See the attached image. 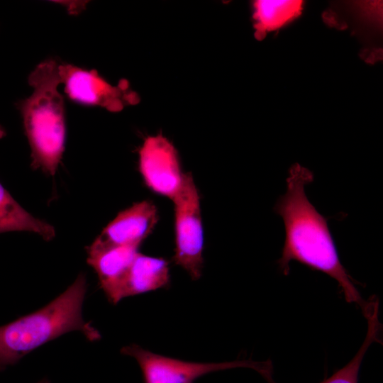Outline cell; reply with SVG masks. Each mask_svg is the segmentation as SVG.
I'll list each match as a JSON object with an SVG mask.
<instances>
[{"mask_svg": "<svg viewBox=\"0 0 383 383\" xmlns=\"http://www.w3.org/2000/svg\"><path fill=\"white\" fill-rule=\"evenodd\" d=\"M313 181V174L299 163L293 164L286 179V192L279 196L274 211L284 223L285 238L277 260L284 275L290 263L298 262L335 279L348 303L359 306L362 313L367 306L355 282L340 262L328 227V218L321 214L308 199L306 187Z\"/></svg>", "mask_w": 383, "mask_h": 383, "instance_id": "1", "label": "cell"}, {"mask_svg": "<svg viewBox=\"0 0 383 383\" xmlns=\"http://www.w3.org/2000/svg\"><path fill=\"white\" fill-rule=\"evenodd\" d=\"M87 289L85 275L81 273L63 293L44 307L0 326V370L72 331L82 332L89 341L99 340V332L82 316Z\"/></svg>", "mask_w": 383, "mask_h": 383, "instance_id": "2", "label": "cell"}, {"mask_svg": "<svg viewBox=\"0 0 383 383\" xmlns=\"http://www.w3.org/2000/svg\"><path fill=\"white\" fill-rule=\"evenodd\" d=\"M30 96L18 103L31 150V166L54 176L65 150V111L59 63L52 59L38 64L28 77Z\"/></svg>", "mask_w": 383, "mask_h": 383, "instance_id": "3", "label": "cell"}, {"mask_svg": "<svg viewBox=\"0 0 383 383\" xmlns=\"http://www.w3.org/2000/svg\"><path fill=\"white\" fill-rule=\"evenodd\" d=\"M172 201L174 213L172 259L193 280H197L204 266V236L199 192L191 173H184L182 185Z\"/></svg>", "mask_w": 383, "mask_h": 383, "instance_id": "4", "label": "cell"}, {"mask_svg": "<svg viewBox=\"0 0 383 383\" xmlns=\"http://www.w3.org/2000/svg\"><path fill=\"white\" fill-rule=\"evenodd\" d=\"M121 353L135 359L140 368L144 383H195L199 378L209 373L238 367L252 369L261 376L273 370L270 360L189 362L152 353L135 343L123 347Z\"/></svg>", "mask_w": 383, "mask_h": 383, "instance_id": "5", "label": "cell"}, {"mask_svg": "<svg viewBox=\"0 0 383 383\" xmlns=\"http://www.w3.org/2000/svg\"><path fill=\"white\" fill-rule=\"evenodd\" d=\"M59 74L65 94L75 102L118 112L139 101L138 95L126 80L122 79L113 86L94 70H85L67 63L59 64Z\"/></svg>", "mask_w": 383, "mask_h": 383, "instance_id": "6", "label": "cell"}, {"mask_svg": "<svg viewBox=\"0 0 383 383\" xmlns=\"http://www.w3.org/2000/svg\"><path fill=\"white\" fill-rule=\"evenodd\" d=\"M138 168L145 185L153 192L172 200L184 174L177 152L162 135L146 138L139 150Z\"/></svg>", "mask_w": 383, "mask_h": 383, "instance_id": "7", "label": "cell"}, {"mask_svg": "<svg viewBox=\"0 0 383 383\" xmlns=\"http://www.w3.org/2000/svg\"><path fill=\"white\" fill-rule=\"evenodd\" d=\"M138 245L105 246L93 242L87 248V263L96 272L100 288L113 304L122 299L127 272L139 252Z\"/></svg>", "mask_w": 383, "mask_h": 383, "instance_id": "8", "label": "cell"}, {"mask_svg": "<svg viewBox=\"0 0 383 383\" xmlns=\"http://www.w3.org/2000/svg\"><path fill=\"white\" fill-rule=\"evenodd\" d=\"M155 205L145 200L119 212L94 240L105 246L138 245L152 233L158 221Z\"/></svg>", "mask_w": 383, "mask_h": 383, "instance_id": "9", "label": "cell"}, {"mask_svg": "<svg viewBox=\"0 0 383 383\" xmlns=\"http://www.w3.org/2000/svg\"><path fill=\"white\" fill-rule=\"evenodd\" d=\"M170 283V266L166 259L138 252L125 277L123 299L167 288Z\"/></svg>", "mask_w": 383, "mask_h": 383, "instance_id": "10", "label": "cell"}, {"mask_svg": "<svg viewBox=\"0 0 383 383\" xmlns=\"http://www.w3.org/2000/svg\"><path fill=\"white\" fill-rule=\"evenodd\" d=\"M28 231L52 240L55 230L50 223L35 218L24 209L0 183V233Z\"/></svg>", "mask_w": 383, "mask_h": 383, "instance_id": "11", "label": "cell"}, {"mask_svg": "<svg viewBox=\"0 0 383 383\" xmlns=\"http://www.w3.org/2000/svg\"><path fill=\"white\" fill-rule=\"evenodd\" d=\"M303 1L257 0L253 4L255 37L263 40L267 32L277 30L301 12Z\"/></svg>", "mask_w": 383, "mask_h": 383, "instance_id": "12", "label": "cell"}, {"mask_svg": "<svg viewBox=\"0 0 383 383\" xmlns=\"http://www.w3.org/2000/svg\"><path fill=\"white\" fill-rule=\"evenodd\" d=\"M379 306H374L366 315L367 331L363 343L353 359L343 367L338 370L331 377L320 383H358L360 366L364 356L372 343L380 342L379 334L380 323L378 318ZM273 372L262 377L267 383H277L273 379Z\"/></svg>", "mask_w": 383, "mask_h": 383, "instance_id": "13", "label": "cell"}, {"mask_svg": "<svg viewBox=\"0 0 383 383\" xmlns=\"http://www.w3.org/2000/svg\"><path fill=\"white\" fill-rule=\"evenodd\" d=\"M6 135V131L4 128L0 126V138H4Z\"/></svg>", "mask_w": 383, "mask_h": 383, "instance_id": "14", "label": "cell"}, {"mask_svg": "<svg viewBox=\"0 0 383 383\" xmlns=\"http://www.w3.org/2000/svg\"><path fill=\"white\" fill-rule=\"evenodd\" d=\"M38 383H50V381L48 379L45 378L38 382Z\"/></svg>", "mask_w": 383, "mask_h": 383, "instance_id": "15", "label": "cell"}]
</instances>
